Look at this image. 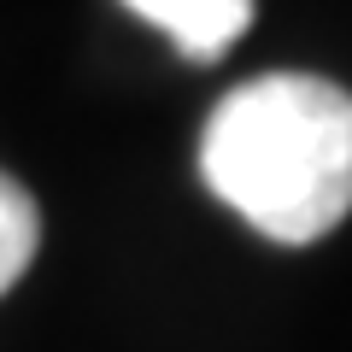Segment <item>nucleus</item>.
Masks as SVG:
<instances>
[{
    "mask_svg": "<svg viewBox=\"0 0 352 352\" xmlns=\"http://www.w3.org/2000/svg\"><path fill=\"white\" fill-rule=\"evenodd\" d=\"M129 12H141L147 24H159L188 59L212 65L241 41V30L252 24V0H124Z\"/></svg>",
    "mask_w": 352,
    "mask_h": 352,
    "instance_id": "obj_2",
    "label": "nucleus"
},
{
    "mask_svg": "<svg viewBox=\"0 0 352 352\" xmlns=\"http://www.w3.org/2000/svg\"><path fill=\"white\" fill-rule=\"evenodd\" d=\"M36 247H41V212H36L24 182H12L0 170V294L30 270Z\"/></svg>",
    "mask_w": 352,
    "mask_h": 352,
    "instance_id": "obj_3",
    "label": "nucleus"
},
{
    "mask_svg": "<svg viewBox=\"0 0 352 352\" xmlns=\"http://www.w3.org/2000/svg\"><path fill=\"white\" fill-rule=\"evenodd\" d=\"M200 176L258 235L323 241L352 212V94L311 71L229 88L200 135Z\"/></svg>",
    "mask_w": 352,
    "mask_h": 352,
    "instance_id": "obj_1",
    "label": "nucleus"
}]
</instances>
